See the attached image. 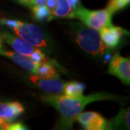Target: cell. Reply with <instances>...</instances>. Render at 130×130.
I'll use <instances>...</instances> for the list:
<instances>
[{
  "label": "cell",
  "instance_id": "11",
  "mask_svg": "<svg viewBox=\"0 0 130 130\" xmlns=\"http://www.w3.org/2000/svg\"><path fill=\"white\" fill-rule=\"evenodd\" d=\"M0 54L11 59L15 64L20 66L21 67L25 69L26 70L30 71L33 74H35L38 64L34 62L28 56H24V55H22L18 53H15L13 51H7L4 48V46L0 48Z\"/></svg>",
  "mask_w": 130,
  "mask_h": 130
},
{
  "label": "cell",
  "instance_id": "21",
  "mask_svg": "<svg viewBox=\"0 0 130 130\" xmlns=\"http://www.w3.org/2000/svg\"><path fill=\"white\" fill-rule=\"evenodd\" d=\"M28 128L21 123H12L8 127L7 130H25Z\"/></svg>",
  "mask_w": 130,
  "mask_h": 130
},
{
  "label": "cell",
  "instance_id": "19",
  "mask_svg": "<svg viewBox=\"0 0 130 130\" xmlns=\"http://www.w3.org/2000/svg\"><path fill=\"white\" fill-rule=\"evenodd\" d=\"M1 23L7 26H8L9 28H14L17 27L18 25L19 21L18 20H7V19L2 18L0 20Z\"/></svg>",
  "mask_w": 130,
  "mask_h": 130
},
{
  "label": "cell",
  "instance_id": "7",
  "mask_svg": "<svg viewBox=\"0 0 130 130\" xmlns=\"http://www.w3.org/2000/svg\"><path fill=\"white\" fill-rule=\"evenodd\" d=\"M75 119L79 121L86 129H108V121L96 112L80 113Z\"/></svg>",
  "mask_w": 130,
  "mask_h": 130
},
{
  "label": "cell",
  "instance_id": "5",
  "mask_svg": "<svg viewBox=\"0 0 130 130\" xmlns=\"http://www.w3.org/2000/svg\"><path fill=\"white\" fill-rule=\"evenodd\" d=\"M24 112L20 103L0 102V129H8L9 126Z\"/></svg>",
  "mask_w": 130,
  "mask_h": 130
},
{
  "label": "cell",
  "instance_id": "12",
  "mask_svg": "<svg viewBox=\"0 0 130 130\" xmlns=\"http://www.w3.org/2000/svg\"><path fill=\"white\" fill-rule=\"evenodd\" d=\"M118 126H124L128 129H129V108L122 109L116 117L108 121V129Z\"/></svg>",
  "mask_w": 130,
  "mask_h": 130
},
{
  "label": "cell",
  "instance_id": "17",
  "mask_svg": "<svg viewBox=\"0 0 130 130\" xmlns=\"http://www.w3.org/2000/svg\"><path fill=\"white\" fill-rule=\"evenodd\" d=\"M127 4L124 0H110L106 9L113 14L116 11L125 7Z\"/></svg>",
  "mask_w": 130,
  "mask_h": 130
},
{
  "label": "cell",
  "instance_id": "6",
  "mask_svg": "<svg viewBox=\"0 0 130 130\" xmlns=\"http://www.w3.org/2000/svg\"><path fill=\"white\" fill-rule=\"evenodd\" d=\"M108 73L117 77L126 85H129L130 59L116 54L110 61Z\"/></svg>",
  "mask_w": 130,
  "mask_h": 130
},
{
  "label": "cell",
  "instance_id": "2",
  "mask_svg": "<svg viewBox=\"0 0 130 130\" xmlns=\"http://www.w3.org/2000/svg\"><path fill=\"white\" fill-rule=\"evenodd\" d=\"M74 31L75 41L84 51L93 55L105 53L107 47L101 41L98 30L86 27L83 25L75 24Z\"/></svg>",
  "mask_w": 130,
  "mask_h": 130
},
{
  "label": "cell",
  "instance_id": "23",
  "mask_svg": "<svg viewBox=\"0 0 130 130\" xmlns=\"http://www.w3.org/2000/svg\"><path fill=\"white\" fill-rule=\"evenodd\" d=\"M19 2L23 5L30 7V8L33 6V0H19Z\"/></svg>",
  "mask_w": 130,
  "mask_h": 130
},
{
  "label": "cell",
  "instance_id": "26",
  "mask_svg": "<svg viewBox=\"0 0 130 130\" xmlns=\"http://www.w3.org/2000/svg\"><path fill=\"white\" fill-rule=\"evenodd\" d=\"M124 1L126 3V4H127V5H128V4L129 3V2H130V0H124Z\"/></svg>",
  "mask_w": 130,
  "mask_h": 130
},
{
  "label": "cell",
  "instance_id": "3",
  "mask_svg": "<svg viewBox=\"0 0 130 130\" xmlns=\"http://www.w3.org/2000/svg\"><path fill=\"white\" fill-rule=\"evenodd\" d=\"M112 14L107 9L101 10H89L81 5L74 9L72 18H77L86 26L95 30L112 25Z\"/></svg>",
  "mask_w": 130,
  "mask_h": 130
},
{
  "label": "cell",
  "instance_id": "1",
  "mask_svg": "<svg viewBox=\"0 0 130 130\" xmlns=\"http://www.w3.org/2000/svg\"><path fill=\"white\" fill-rule=\"evenodd\" d=\"M114 95L107 93H98L87 96L70 97L55 94L42 97V100L55 108L60 114V126L62 129H71L76 117L88 103L103 100H115Z\"/></svg>",
  "mask_w": 130,
  "mask_h": 130
},
{
  "label": "cell",
  "instance_id": "20",
  "mask_svg": "<svg viewBox=\"0 0 130 130\" xmlns=\"http://www.w3.org/2000/svg\"><path fill=\"white\" fill-rule=\"evenodd\" d=\"M45 5L47 7V9H48L49 12L53 16V14H54L56 7V0H46V2Z\"/></svg>",
  "mask_w": 130,
  "mask_h": 130
},
{
  "label": "cell",
  "instance_id": "15",
  "mask_svg": "<svg viewBox=\"0 0 130 130\" xmlns=\"http://www.w3.org/2000/svg\"><path fill=\"white\" fill-rule=\"evenodd\" d=\"M85 89L84 84L78 82H70L65 84L63 93L70 97H79L83 95Z\"/></svg>",
  "mask_w": 130,
  "mask_h": 130
},
{
  "label": "cell",
  "instance_id": "4",
  "mask_svg": "<svg viewBox=\"0 0 130 130\" xmlns=\"http://www.w3.org/2000/svg\"><path fill=\"white\" fill-rule=\"evenodd\" d=\"M12 29L19 37L22 38L33 46L47 48L44 33L37 26L19 21L18 25Z\"/></svg>",
  "mask_w": 130,
  "mask_h": 130
},
{
  "label": "cell",
  "instance_id": "18",
  "mask_svg": "<svg viewBox=\"0 0 130 130\" xmlns=\"http://www.w3.org/2000/svg\"><path fill=\"white\" fill-rule=\"evenodd\" d=\"M30 58L31 60L33 61L36 63H37V64L49 61V59L47 57H46L45 54L41 50L37 49V48H36L34 50V51L32 53V54L30 56Z\"/></svg>",
  "mask_w": 130,
  "mask_h": 130
},
{
  "label": "cell",
  "instance_id": "9",
  "mask_svg": "<svg viewBox=\"0 0 130 130\" xmlns=\"http://www.w3.org/2000/svg\"><path fill=\"white\" fill-rule=\"evenodd\" d=\"M30 80L43 91L53 94L63 93L66 84V82L62 81L59 77L54 78H41L36 75H32L30 77Z\"/></svg>",
  "mask_w": 130,
  "mask_h": 130
},
{
  "label": "cell",
  "instance_id": "10",
  "mask_svg": "<svg viewBox=\"0 0 130 130\" xmlns=\"http://www.w3.org/2000/svg\"><path fill=\"white\" fill-rule=\"evenodd\" d=\"M2 40L14 49L15 52L24 56L30 57L32 53L36 49L33 46L25 41L22 38L16 36L12 33L5 32L1 34Z\"/></svg>",
  "mask_w": 130,
  "mask_h": 130
},
{
  "label": "cell",
  "instance_id": "16",
  "mask_svg": "<svg viewBox=\"0 0 130 130\" xmlns=\"http://www.w3.org/2000/svg\"><path fill=\"white\" fill-rule=\"evenodd\" d=\"M32 10V14L34 18L39 21L43 20H50L53 18V16L49 12L46 5H40V6H33L31 7Z\"/></svg>",
  "mask_w": 130,
  "mask_h": 130
},
{
  "label": "cell",
  "instance_id": "13",
  "mask_svg": "<svg viewBox=\"0 0 130 130\" xmlns=\"http://www.w3.org/2000/svg\"><path fill=\"white\" fill-rule=\"evenodd\" d=\"M34 74L41 78H54L59 77L55 67L49 61L39 63Z\"/></svg>",
  "mask_w": 130,
  "mask_h": 130
},
{
  "label": "cell",
  "instance_id": "8",
  "mask_svg": "<svg viewBox=\"0 0 130 130\" xmlns=\"http://www.w3.org/2000/svg\"><path fill=\"white\" fill-rule=\"evenodd\" d=\"M99 33L101 41L107 48H114L121 41L122 36L129 32L123 28L111 25L101 28Z\"/></svg>",
  "mask_w": 130,
  "mask_h": 130
},
{
  "label": "cell",
  "instance_id": "25",
  "mask_svg": "<svg viewBox=\"0 0 130 130\" xmlns=\"http://www.w3.org/2000/svg\"><path fill=\"white\" fill-rule=\"evenodd\" d=\"M2 46H3V40H2V38L0 36V48Z\"/></svg>",
  "mask_w": 130,
  "mask_h": 130
},
{
  "label": "cell",
  "instance_id": "14",
  "mask_svg": "<svg viewBox=\"0 0 130 130\" xmlns=\"http://www.w3.org/2000/svg\"><path fill=\"white\" fill-rule=\"evenodd\" d=\"M73 9L68 0H56V7L53 17L59 18H72Z\"/></svg>",
  "mask_w": 130,
  "mask_h": 130
},
{
  "label": "cell",
  "instance_id": "22",
  "mask_svg": "<svg viewBox=\"0 0 130 130\" xmlns=\"http://www.w3.org/2000/svg\"><path fill=\"white\" fill-rule=\"evenodd\" d=\"M68 2H70V5H71L72 9H73V11H74V9H77V8H78L80 6L79 0H68Z\"/></svg>",
  "mask_w": 130,
  "mask_h": 130
},
{
  "label": "cell",
  "instance_id": "24",
  "mask_svg": "<svg viewBox=\"0 0 130 130\" xmlns=\"http://www.w3.org/2000/svg\"><path fill=\"white\" fill-rule=\"evenodd\" d=\"M46 0H33V6L45 5H46Z\"/></svg>",
  "mask_w": 130,
  "mask_h": 130
}]
</instances>
